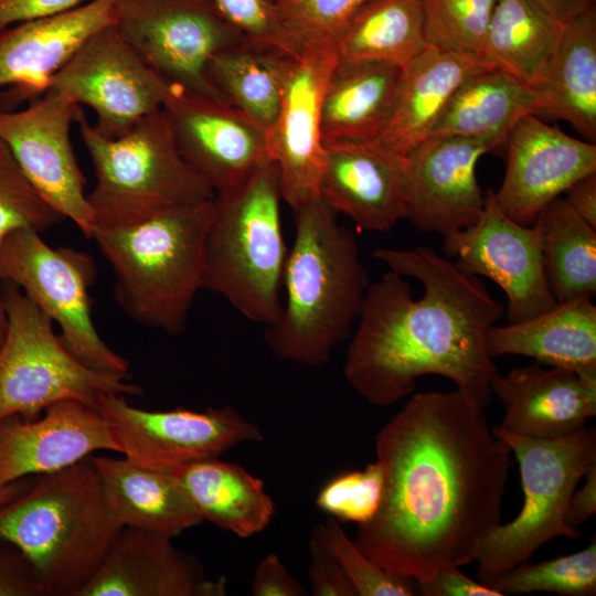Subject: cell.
<instances>
[{"mask_svg": "<svg viewBox=\"0 0 596 596\" xmlns=\"http://www.w3.org/2000/svg\"><path fill=\"white\" fill-rule=\"evenodd\" d=\"M380 505L356 546L415 581L476 562L501 521L511 450L459 390L413 394L379 430Z\"/></svg>", "mask_w": 596, "mask_h": 596, "instance_id": "cell-1", "label": "cell"}, {"mask_svg": "<svg viewBox=\"0 0 596 596\" xmlns=\"http://www.w3.org/2000/svg\"><path fill=\"white\" fill-rule=\"evenodd\" d=\"M390 272L370 284L350 337L343 374L374 406L411 395L418 379L439 375L481 408L498 372L486 333L505 313L476 276L427 246L377 248Z\"/></svg>", "mask_w": 596, "mask_h": 596, "instance_id": "cell-2", "label": "cell"}, {"mask_svg": "<svg viewBox=\"0 0 596 596\" xmlns=\"http://www.w3.org/2000/svg\"><path fill=\"white\" fill-rule=\"evenodd\" d=\"M285 300L265 340L283 361L317 368L349 340L370 286L354 233L320 198L295 210Z\"/></svg>", "mask_w": 596, "mask_h": 596, "instance_id": "cell-3", "label": "cell"}, {"mask_svg": "<svg viewBox=\"0 0 596 596\" xmlns=\"http://www.w3.org/2000/svg\"><path fill=\"white\" fill-rule=\"evenodd\" d=\"M123 529L91 456L34 476L25 492L0 507V540L25 555L47 596H77Z\"/></svg>", "mask_w": 596, "mask_h": 596, "instance_id": "cell-4", "label": "cell"}, {"mask_svg": "<svg viewBox=\"0 0 596 596\" xmlns=\"http://www.w3.org/2000/svg\"><path fill=\"white\" fill-rule=\"evenodd\" d=\"M214 199L129 226L94 228L91 238L114 272L115 299L135 322L172 336L184 331L195 295L203 289Z\"/></svg>", "mask_w": 596, "mask_h": 596, "instance_id": "cell-5", "label": "cell"}, {"mask_svg": "<svg viewBox=\"0 0 596 596\" xmlns=\"http://www.w3.org/2000/svg\"><path fill=\"white\" fill-rule=\"evenodd\" d=\"M276 166L233 192L215 195L205 240L203 289L222 296L246 319L273 324L281 310L288 257Z\"/></svg>", "mask_w": 596, "mask_h": 596, "instance_id": "cell-6", "label": "cell"}, {"mask_svg": "<svg viewBox=\"0 0 596 596\" xmlns=\"http://www.w3.org/2000/svg\"><path fill=\"white\" fill-rule=\"evenodd\" d=\"M77 125L96 178L87 194L94 228L138 224L215 198L181 155L163 108L117 138L98 134L84 115Z\"/></svg>", "mask_w": 596, "mask_h": 596, "instance_id": "cell-7", "label": "cell"}, {"mask_svg": "<svg viewBox=\"0 0 596 596\" xmlns=\"http://www.w3.org/2000/svg\"><path fill=\"white\" fill-rule=\"evenodd\" d=\"M492 432L517 458L524 502L514 520L501 522L481 543L476 562L478 577L487 585L529 561L552 539L581 538L578 529L566 524V510L586 470L596 462L594 428L553 439L519 436L497 426Z\"/></svg>", "mask_w": 596, "mask_h": 596, "instance_id": "cell-8", "label": "cell"}, {"mask_svg": "<svg viewBox=\"0 0 596 596\" xmlns=\"http://www.w3.org/2000/svg\"><path fill=\"white\" fill-rule=\"evenodd\" d=\"M1 294L8 326L0 348V422L38 418L61 401L98 409L105 395L138 396L128 379L93 370L74 358L54 333L53 321L21 288L6 280Z\"/></svg>", "mask_w": 596, "mask_h": 596, "instance_id": "cell-9", "label": "cell"}, {"mask_svg": "<svg viewBox=\"0 0 596 596\" xmlns=\"http://www.w3.org/2000/svg\"><path fill=\"white\" fill-rule=\"evenodd\" d=\"M96 272L91 255L73 247H52L34 230L14 231L0 242L3 281L18 285L60 326L65 349L93 370L129 379V362L104 342L92 319L88 289Z\"/></svg>", "mask_w": 596, "mask_h": 596, "instance_id": "cell-10", "label": "cell"}, {"mask_svg": "<svg viewBox=\"0 0 596 596\" xmlns=\"http://www.w3.org/2000/svg\"><path fill=\"white\" fill-rule=\"evenodd\" d=\"M113 14L123 39L167 82L222 100L207 64L246 39L214 0H115Z\"/></svg>", "mask_w": 596, "mask_h": 596, "instance_id": "cell-11", "label": "cell"}, {"mask_svg": "<svg viewBox=\"0 0 596 596\" xmlns=\"http://www.w3.org/2000/svg\"><path fill=\"white\" fill-rule=\"evenodd\" d=\"M98 411L125 458L160 471L219 458L237 445L264 439L260 428L232 406L147 411L130 405L125 395L109 394Z\"/></svg>", "mask_w": 596, "mask_h": 596, "instance_id": "cell-12", "label": "cell"}, {"mask_svg": "<svg viewBox=\"0 0 596 596\" xmlns=\"http://www.w3.org/2000/svg\"><path fill=\"white\" fill-rule=\"evenodd\" d=\"M170 83L131 49L114 24L92 34L52 76L58 91L96 114L94 128L117 138L159 111Z\"/></svg>", "mask_w": 596, "mask_h": 596, "instance_id": "cell-13", "label": "cell"}, {"mask_svg": "<svg viewBox=\"0 0 596 596\" xmlns=\"http://www.w3.org/2000/svg\"><path fill=\"white\" fill-rule=\"evenodd\" d=\"M82 115L81 105L47 88L24 109H0V139L43 200L91 238L87 180L71 141V127Z\"/></svg>", "mask_w": 596, "mask_h": 596, "instance_id": "cell-14", "label": "cell"}, {"mask_svg": "<svg viewBox=\"0 0 596 596\" xmlns=\"http://www.w3.org/2000/svg\"><path fill=\"white\" fill-rule=\"evenodd\" d=\"M444 251L460 272L483 276L504 291L509 323L529 320L557 304L545 277L539 228L502 213L492 190L473 225L444 236Z\"/></svg>", "mask_w": 596, "mask_h": 596, "instance_id": "cell-15", "label": "cell"}, {"mask_svg": "<svg viewBox=\"0 0 596 596\" xmlns=\"http://www.w3.org/2000/svg\"><path fill=\"white\" fill-rule=\"evenodd\" d=\"M338 62L337 43L305 47L294 58L277 117L265 132L283 201L292 210L320 198L326 156L322 102Z\"/></svg>", "mask_w": 596, "mask_h": 596, "instance_id": "cell-16", "label": "cell"}, {"mask_svg": "<svg viewBox=\"0 0 596 596\" xmlns=\"http://www.w3.org/2000/svg\"><path fill=\"white\" fill-rule=\"evenodd\" d=\"M163 110L181 155L215 195L272 163L265 130L225 102L170 83Z\"/></svg>", "mask_w": 596, "mask_h": 596, "instance_id": "cell-17", "label": "cell"}, {"mask_svg": "<svg viewBox=\"0 0 596 596\" xmlns=\"http://www.w3.org/2000/svg\"><path fill=\"white\" fill-rule=\"evenodd\" d=\"M507 167L493 199L512 221L531 225L542 210L574 182L596 172V146L545 124L522 117L509 132Z\"/></svg>", "mask_w": 596, "mask_h": 596, "instance_id": "cell-18", "label": "cell"}, {"mask_svg": "<svg viewBox=\"0 0 596 596\" xmlns=\"http://www.w3.org/2000/svg\"><path fill=\"white\" fill-rule=\"evenodd\" d=\"M497 148L487 139L443 137L428 138L408 153L412 224L443 236L473 225L486 205L477 164Z\"/></svg>", "mask_w": 596, "mask_h": 596, "instance_id": "cell-19", "label": "cell"}, {"mask_svg": "<svg viewBox=\"0 0 596 596\" xmlns=\"http://www.w3.org/2000/svg\"><path fill=\"white\" fill-rule=\"evenodd\" d=\"M406 156L376 141L326 145L319 196L361 230L385 232L409 212Z\"/></svg>", "mask_w": 596, "mask_h": 596, "instance_id": "cell-20", "label": "cell"}, {"mask_svg": "<svg viewBox=\"0 0 596 596\" xmlns=\"http://www.w3.org/2000/svg\"><path fill=\"white\" fill-rule=\"evenodd\" d=\"M119 453L104 415L77 401H61L38 418L0 422V485L58 471L95 451Z\"/></svg>", "mask_w": 596, "mask_h": 596, "instance_id": "cell-21", "label": "cell"}, {"mask_svg": "<svg viewBox=\"0 0 596 596\" xmlns=\"http://www.w3.org/2000/svg\"><path fill=\"white\" fill-rule=\"evenodd\" d=\"M115 0H89L68 11L0 32V89L12 105L41 96L52 76L96 31L114 23Z\"/></svg>", "mask_w": 596, "mask_h": 596, "instance_id": "cell-22", "label": "cell"}, {"mask_svg": "<svg viewBox=\"0 0 596 596\" xmlns=\"http://www.w3.org/2000/svg\"><path fill=\"white\" fill-rule=\"evenodd\" d=\"M226 581L205 578L199 562L167 535L124 528L77 596H223Z\"/></svg>", "mask_w": 596, "mask_h": 596, "instance_id": "cell-23", "label": "cell"}, {"mask_svg": "<svg viewBox=\"0 0 596 596\" xmlns=\"http://www.w3.org/2000/svg\"><path fill=\"white\" fill-rule=\"evenodd\" d=\"M491 394L504 414L497 427L519 436L553 439L586 427L596 415V381L535 363L491 380Z\"/></svg>", "mask_w": 596, "mask_h": 596, "instance_id": "cell-24", "label": "cell"}, {"mask_svg": "<svg viewBox=\"0 0 596 596\" xmlns=\"http://www.w3.org/2000/svg\"><path fill=\"white\" fill-rule=\"evenodd\" d=\"M485 344L492 359L529 356L539 364L571 370L596 381V306L592 299L557 302L529 320L492 326Z\"/></svg>", "mask_w": 596, "mask_h": 596, "instance_id": "cell-25", "label": "cell"}, {"mask_svg": "<svg viewBox=\"0 0 596 596\" xmlns=\"http://www.w3.org/2000/svg\"><path fill=\"white\" fill-rule=\"evenodd\" d=\"M485 65L428 45L403 68L392 117L374 140L407 156L426 141L459 85Z\"/></svg>", "mask_w": 596, "mask_h": 596, "instance_id": "cell-26", "label": "cell"}, {"mask_svg": "<svg viewBox=\"0 0 596 596\" xmlns=\"http://www.w3.org/2000/svg\"><path fill=\"white\" fill-rule=\"evenodd\" d=\"M531 87L540 100L538 116L567 121L586 141L595 143V8L564 23L555 50Z\"/></svg>", "mask_w": 596, "mask_h": 596, "instance_id": "cell-27", "label": "cell"}, {"mask_svg": "<svg viewBox=\"0 0 596 596\" xmlns=\"http://www.w3.org/2000/svg\"><path fill=\"white\" fill-rule=\"evenodd\" d=\"M105 497L123 528L174 538L203 522L178 482L127 458L91 456Z\"/></svg>", "mask_w": 596, "mask_h": 596, "instance_id": "cell-28", "label": "cell"}, {"mask_svg": "<svg viewBox=\"0 0 596 596\" xmlns=\"http://www.w3.org/2000/svg\"><path fill=\"white\" fill-rule=\"evenodd\" d=\"M403 67L339 60L322 102L323 143L369 142L387 126Z\"/></svg>", "mask_w": 596, "mask_h": 596, "instance_id": "cell-29", "label": "cell"}, {"mask_svg": "<svg viewBox=\"0 0 596 596\" xmlns=\"http://www.w3.org/2000/svg\"><path fill=\"white\" fill-rule=\"evenodd\" d=\"M168 472L203 521L246 539L270 523L275 505L264 482L241 465L206 459Z\"/></svg>", "mask_w": 596, "mask_h": 596, "instance_id": "cell-30", "label": "cell"}, {"mask_svg": "<svg viewBox=\"0 0 596 596\" xmlns=\"http://www.w3.org/2000/svg\"><path fill=\"white\" fill-rule=\"evenodd\" d=\"M539 109L531 86L500 68L483 66L459 85L429 138H481L499 148L522 117L538 115Z\"/></svg>", "mask_w": 596, "mask_h": 596, "instance_id": "cell-31", "label": "cell"}, {"mask_svg": "<svg viewBox=\"0 0 596 596\" xmlns=\"http://www.w3.org/2000/svg\"><path fill=\"white\" fill-rule=\"evenodd\" d=\"M294 58L244 41L215 54L206 77L223 102L266 132L277 117Z\"/></svg>", "mask_w": 596, "mask_h": 596, "instance_id": "cell-32", "label": "cell"}, {"mask_svg": "<svg viewBox=\"0 0 596 596\" xmlns=\"http://www.w3.org/2000/svg\"><path fill=\"white\" fill-rule=\"evenodd\" d=\"M563 26L531 0H497L481 62L532 86L555 50Z\"/></svg>", "mask_w": 596, "mask_h": 596, "instance_id": "cell-33", "label": "cell"}, {"mask_svg": "<svg viewBox=\"0 0 596 596\" xmlns=\"http://www.w3.org/2000/svg\"><path fill=\"white\" fill-rule=\"evenodd\" d=\"M428 45L421 0H370L337 40L341 61L403 68Z\"/></svg>", "mask_w": 596, "mask_h": 596, "instance_id": "cell-34", "label": "cell"}, {"mask_svg": "<svg viewBox=\"0 0 596 596\" xmlns=\"http://www.w3.org/2000/svg\"><path fill=\"white\" fill-rule=\"evenodd\" d=\"M540 232L545 277L557 302L596 294V230L556 198L533 223Z\"/></svg>", "mask_w": 596, "mask_h": 596, "instance_id": "cell-35", "label": "cell"}, {"mask_svg": "<svg viewBox=\"0 0 596 596\" xmlns=\"http://www.w3.org/2000/svg\"><path fill=\"white\" fill-rule=\"evenodd\" d=\"M489 586L504 595L550 592L562 596L596 595V540L576 553L517 565Z\"/></svg>", "mask_w": 596, "mask_h": 596, "instance_id": "cell-36", "label": "cell"}, {"mask_svg": "<svg viewBox=\"0 0 596 596\" xmlns=\"http://www.w3.org/2000/svg\"><path fill=\"white\" fill-rule=\"evenodd\" d=\"M421 2L428 44L482 64L485 39L497 0Z\"/></svg>", "mask_w": 596, "mask_h": 596, "instance_id": "cell-37", "label": "cell"}, {"mask_svg": "<svg viewBox=\"0 0 596 596\" xmlns=\"http://www.w3.org/2000/svg\"><path fill=\"white\" fill-rule=\"evenodd\" d=\"M312 533L340 564L358 596L417 594L414 579L391 573L374 563L348 538L338 521L320 523Z\"/></svg>", "mask_w": 596, "mask_h": 596, "instance_id": "cell-38", "label": "cell"}, {"mask_svg": "<svg viewBox=\"0 0 596 596\" xmlns=\"http://www.w3.org/2000/svg\"><path fill=\"white\" fill-rule=\"evenodd\" d=\"M63 220L38 193L0 139V242L14 231L28 228L41 233Z\"/></svg>", "mask_w": 596, "mask_h": 596, "instance_id": "cell-39", "label": "cell"}, {"mask_svg": "<svg viewBox=\"0 0 596 596\" xmlns=\"http://www.w3.org/2000/svg\"><path fill=\"white\" fill-rule=\"evenodd\" d=\"M370 0H280L278 14L297 54L305 47L337 43L352 17Z\"/></svg>", "mask_w": 596, "mask_h": 596, "instance_id": "cell-40", "label": "cell"}, {"mask_svg": "<svg viewBox=\"0 0 596 596\" xmlns=\"http://www.w3.org/2000/svg\"><path fill=\"white\" fill-rule=\"evenodd\" d=\"M382 489L383 472L375 461L332 478L319 491L316 504L337 520L361 525L376 513Z\"/></svg>", "mask_w": 596, "mask_h": 596, "instance_id": "cell-41", "label": "cell"}, {"mask_svg": "<svg viewBox=\"0 0 596 596\" xmlns=\"http://www.w3.org/2000/svg\"><path fill=\"white\" fill-rule=\"evenodd\" d=\"M214 2L246 41L277 50L291 57L298 55L279 19L280 0H214Z\"/></svg>", "mask_w": 596, "mask_h": 596, "instance_id": "cell-42", "label": "cell"}, {"mask_svg": "<svg viewBox=\"0 0 596 596\" xmlns=\"http://www.w3.org/2000/svg\"><path fill=\"white\" fill-rule=\"evenodd\" d=\"M308 578L313 596H358L340 564L312 533Z\"/></svg>", "mask_w": 596, "mask_h": 596, "instance_id": "cell-43", "label": "cell"}, {"mask_svg": "<svg viewBox=\"0 0 596 596\" xmlns=\"http://www.w3.org/2000/svg\"><path fill=\"white\" fill-rule=\"evenodd\" d=\"M0 596H47L25 555L0 540Z\"/></svg>", "mask_w": 596, "mask_h": 596, "instance_id": "cell-44", "label": "cell"}, {"mask_svg": "<svg viewBox=\"0 0 596 596\" xmlns=\"http://www.w3.org/2000/svg\"><path fill=\"white\" fill-rule=\"evenodd\" d=\"M254 596H306L304 586L287 571L275 554L267 555L257 566L253 583Z\"/></svg>", "mask_w": 596, "mask_h": 596, "instance_id": "cell-45", "label": "cell"}, {"mask_svg": "<svg viewBox=\"0 0 596 596\" xmlns=\"http://www.w3.org/2000/svg\"><path fill=\"white\" fill-rule=\"evenodd\" d=\"M86 0H0V32L12 25L74 9Z\"/></svg>", "mask_w": 596, "mask_h": 596, "instance_id": "cell-46", "label": "cell"}, {"mask_svg": "<svg viewBox=\"0 0 596 596\" xmlns=\"http://www.w3.org/2000/svg\"><path fill=\"white\" fill-rule=\"evenodd\" d=\"M424 596H503L493 587L466 576L459 567H446L417 585Z\"/></svg>", "mask_w": 596, "mask_h": 596, "instance_id": "cell-47", "label": "cell"}, {"mask_svg": "<svg viewBox=\"0 0 596 596\" xmlns=\"http://www.w3.org/2000/svg\"><path fill=\"white\" fill-rule=\"evenodd\" d=\"M584 483L571 497L565 522L577 529L596 513V462L592 464L584 475Z\"/></svg>", "mask_w": 596, "mask_h": 596, "instance_id": "cell-48", "label": "cell"}, {"mask_svg": "<svg viewBox=\"0 0 596 596\" xmlns=\"http://www.w3.org/2000/svg\"><path fill=\"white\" fill-rule=\"evenodd\" d=\"M564 193L570 207L596 230V172L581 178Z\"/></svg>", "mask_w": 596, "mask_h": 596, "instance_id": "cell-49", "label": "cell"}, {"mask_svg": "<svg viewBox=\"0 0 596 596\" xmlns=\"http://www.w3.org/2000/svg\"><path fill=\"white\" fill-rule=\"evenodd\" d=\"M561 23L594 8L593 0H531Z\"/></svg>", "mask_w": 596, "mask_h": 596, "instance_id": "cell-50", "label": "cell"}, {"mask_svg": "<svg viewBox=\"0 0 596 596\" xmlns=\"http://www.w3.org/2000/svg\"><path fill=\"white\" fill-rule=\"evenodd\" d=\"M33 479L34 477H25L7 485H0V507L25 492Z\"/></svg>", "mask_w": 596, "mask_h": 596, "instance_id": "cell-51", "label": "cell"}, {"mask_svg": "<svg viewBox=\"0 0 596 596\" xmlns=\"http://www.w3.org/2000/svg\"><path fill=\"white\" fill-rule=\"evenodd\" d=\"M3 283L1 273H0V348L3 343L6 333H7V326H8V318H7V311L1 294V285Z\"/></svg>", "mask_w": 596, "mask_h": 596, "instance_id": "cell-52", "label": "cell"}]
</instances>
